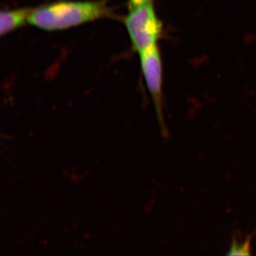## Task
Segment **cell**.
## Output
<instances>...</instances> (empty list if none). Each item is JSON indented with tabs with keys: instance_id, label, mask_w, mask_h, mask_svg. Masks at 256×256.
Here are the masks:
<instances>
[{
	"instance_id": "cell-1",
	"label": "cell",
	"mask_w": 256,
	"mask_h": 256,
	"mask_svg": "<svg viewBox=\"0 0 256 256\" xmlns=\"http://www.w3.org/2000/svg\"><path fill=\"white\" fill-rule=\"evenodd\" d=\"M108 14V8L102 2H58L32 10L28 23L44 31H60Z\"/></svg>"
},
{
	"instance_id": "cell-5",
	"label": "cell",
	"mask_w": 256,
	"mask_h": 256,
	"mask_svg": "<svg viewBox=\"0 0 256 256\" xmlns=\"http://www.w3.org/2000/svg\"><path fill=\"white\" fill-rule=\"evenodd\" d=\"M252 235L250 234L247 237L246 240L242 244H238L235 238L232 240V246L229 248V252L226 255H250V242Z\"/></svg>"
},
{
	"instance_id": "cell-3",
	"label": "cell",
	"mask_w": 256,
	"mask_h": 256,
	"mask_svg": "<svg viewBox=\"0 0 256 256\" xmlns=\"http://www.w3.org/2000/svg\"><path fill=\"white\" fill-rule=\"evenodd\" d=\"M144 82L156 108L160 132L163 138L169 137L162 110V66L158 46L140 54Z\"/></svg>"
},
{
	"instance_id": "cell-4",
	"label": "cell",
	"mask_w": 256,
	"mask_h": 256,
	"mask_svg": "<svg viewBox=\"0 0 256 256\" xmlns=\"http://www.w3.org/2000/svg\"><path fill=\"white\" fill-rule=\"evenodd\" d=\"M32 9H22L2 11L0 14V34L4 36L28 23Z\"/></svg>"
},
{
	"instance_id": "cell-6",
	"label": "cell",
	"mask_w": 256,
	"mask_h": 256,
	"mask_svg": "<svg viewBox=\"0 0 256 256\" xmlns=\"http://www.w3.org/2000/svg\"><path fill=\"white\" fill-rule=\"evenodd\" d=\"M151 2H152V0H129L130 9Z\"/></svg>"
},
{
	"instance_id": "cell-2",
	"label": "cell",
	"mask_w": 256,
	"mask_h": 256,
	"mask_svg": "<svg viewBox=\"0 0 256 256\" xmlns=\"http://www.w3.org/2000/svg\"><path fill=\"white\" fill-rule=\"evenodd\" d=\"M124 24L133 48L139 54L156 46L162 32V24L152 2L130 8Z\"/></svg>"
}]
</instances>
